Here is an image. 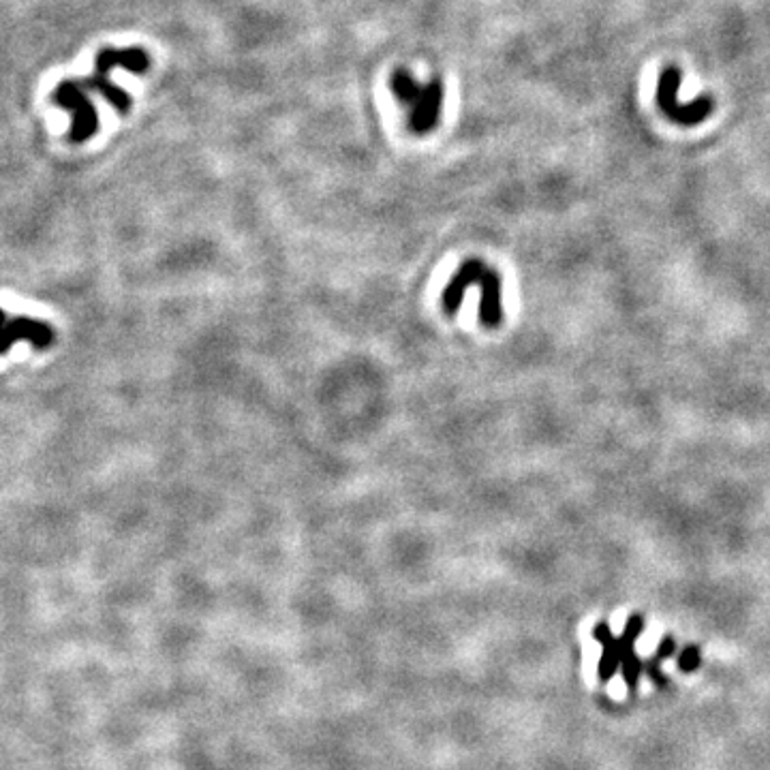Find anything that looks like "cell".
Segmentation results:
<instances>
[{
  "label": "cell",
  "instance_id": "1",
  "mask_svg": "<svg viewBox=\"0 0 770 770\" xmlns=\"http://www.w3.org/2000/svg\"><path fill=\"white\" fill-rule=\"evenodd\" d=\"M471 285H480L482 289V304H480V321L486 328H497L503 321L501 308V276L488 268L480 259H469L460 266L452 283L443 291V308L448 315H456L462 296Z\"/></svg>",
  "mask_w": 770,
  "mask_h": 770
},
{
  "label": "cell",
  "instance_id": "2",
  "mask_svg": "<svg viewBox=\"0 0 770 770\" xmlns=\"http://www.w3.org/2000/svg\"><path fill=\"white\" fill-rule=\"evenodd\" d=\"M390 86L394 95L409 107V129L413 133L422 135L437 127L443 103V86L439 80L420 84L409 71L396 69L390 77Z\"/></svg>",
  "mask_w": 770,
  "mask_h": 770
},
{
  "label": "cell",
  "instance_id": "3",
  "mask_svg": "<svg viewBox=\"0 0 770 770\" xmlns=\"http://www.w3.org/2000/svg\"><path fill=\"white\" fill-rule=\"evenodd\" d=\"M114 67H122L131 73H146L150 67V58L142 48H103L97 54L95 75H90L88 80H82V86L86 90H97L118 114H127L131 110V97L110 80V71Z\"/></svg>",
  "mask_w": 770,
  "mask_h": 770
},
{
  "label": "cell",
  "instance_id": "4",
  "mask_svg": "<svg viewBox=\"0 0 770 770\" xmlns=\"http://www.w3.org/2000/svg\"><path fill=\"white\" fill-rule=\"evenodd\" d=\"M679 88H681V69L676 65H668L664 71H661L657 82V105L661 114L683 127L700 125L702 120L711 116L713 99L704 95V97H698L696 101L683 105L679 103V99H676Z\"/></svg>",
  "mask_w": 770,
  "mask_h": 770
},
{
  "label": "cell",
  "instance_id": "5",
  "mask_svg": "<svg viewBox=\"0 0 770 770\" xmlns=\"http://www.w3.org/2000/svg\"><path fill=\"white\" fill-rule=\"evenodd\" d=\"M54 101L67 112H73V125L69 129V140L73 144L88 142L99 127V118L95 107L86 97V88L82 82H60L54 90Z\"/></svg>",
  "mask_w": 770,
  "mask_h": 770
},
{
  "label": "cell",
  "instance_id": "6",
  "mask_svg": "<svg viewBox=\"0 0 770 770\" xmlns=\"http://www.w3.org/2000/svg\"><path fill=\"white\" fill-rule=\"evenodd\" d=\"M642 627H644L642 614H631L627 625H625L623 636H621V651H623L621 668H623V676H625V683L629 687V693L636 691L640 672H642V661L636 655V640L642 634Z\"/></svg>",
  "mask_w": 770,
  "mask_h": 770
},
{
  "label": "cell",
  "instance_id": "7",
  "mask_svg": "<svg viewBox=\"0 0 770 770\" xmlns=\"http://www.w3.org/2000/svg\"><path fill=\"white\" fill-rule=\"evenodd\" d=\"M20 338H28L30 343L37 345V347H48L50 343H54V330H50L45 323H37V321H30V319H13L9 321L5 326V338H3V351H9V347L20 341Z\"/></svg>",
  "mask_w": 770,
  "mask_h": 770
},
{
  "label": "cell",
  "instance_id": "8",
  "mask_svg": "<svg viewBox=\"0 0 770 770\" xmlns=\"http://www.w3.org/2000/svg\"><path fill=\"white\" fill-rule=\"evenodd\" d=\"M593 638L604 646V655L599 659V679L610 681L621 666V638H614L608 623H599L593 629Z\"/></svg>",
  "mask_w": 770,
  "mask_h": 770
},
{
  "label": "cell",
  "instance_id": "9",
  "mask_svg": "<svg viewBox=\"0 0 770 770\" xmlns=\"http://www.w3.org/2000/svg\"><path fill=\"white\" fill-rule=\"evenodd\" d=\"M700 664H702V657H700L698 646H687V649L679 657V668L683 672H693V670L700 668Z\"/></svg>",
  "mask_w": 770,
  "mask_h": 770
},
{
  "label": "cell",
  "instance_id": "10",
  "mask_svg": "<svg viewBox=\"0 0 770 770\" xmlns=\"http://www.w3.org/2000/svg\"><path fill=\"white\" fill-rule=\"evenodd\" d=\"M674 649H676V644H674V640L672 638H664V640H661V644H659V649H657V659L661 661V659H666V657H672L674 655Z\"/></svg>",
  "mask_w": 770,
  "mask_h": 770
}]
</instances>
